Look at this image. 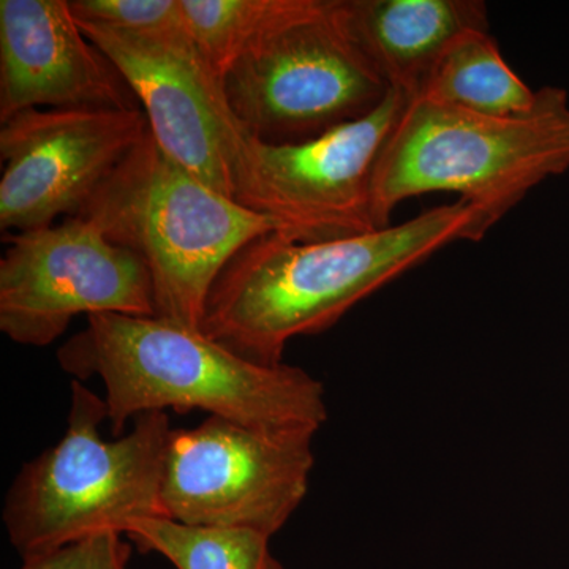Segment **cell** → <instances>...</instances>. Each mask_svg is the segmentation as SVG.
<instances>
[{
    "instance_id": "obj_1",
    "label": "cell",
    "mask_w": 569,
    "mask_h": 569,
    "mask_svg": "<svg viewBox=\"0 0 569 569\" xmlns=\"http://www.w3.org/2000/svg\"><path fill=\"white\" fill-rule=\"evenodd\" d=\"M493 220L466 200L337 241L269 233L223 269L206 302L201 331L260 365H280L296 337L332 328L359 302L445 247L481 241Z\"/></svg>"
},
{
    "instance_id": "obj_2",
    "label": "cell",
    "mask_w": 569,
    "mask_h": 569,
    "mask_svg": "<svg viewBox=\"0 0 569 569\" xmlns=\"http://www.w3.org/2000/svg\"><path fill=\"white\" fill-rule=\"evenodd\" d=\"M56 356L74 380H102L112 433L168 408L264 429L318 432L328 419L323 383L301 367L250 361L200 329L160 317H88Z\"/></svg>"
},
{
    "instance_id": "obj_3",
    "label": "cell",
    "mask_w": 569,
    "mask_h": 569,
    "mask_svg": "<svg viewBox=\"0 0 569 569\" xmlns=\"http://www.w3.org/2000/svg\"><path fill=\"white\" fill-rule=\"evenodd\" d=\"M569 170V96L539 89L523 114L493 118L410 99L373 171L378 230L410 198L458 193L500 222L535 189Z\"/></svg>"
},
{
    "instance_id": "obj_4",
    "label": "cell",
    "mask_w": 569,
    "mask_h": 569,
    "mask_svg": "<svg viewBox=\"0 0 569 569\" xmlns=\"http://www.w3.org/2000/svg\"><path fill=\"white\" fill-rule=\"evenodd\" d=\"M104 400L71 381L67 430L24 463L7 493L2 518L22 560L99 531L126 533L137 519L164 518L162 475L170 438L167 411L134 418L133 429L104 440Z\"/></svg>"
},
{
    "instance_id": "obj_5",
    "label": "cell",
    "mask_w": 569,
    "mask_h": 569,
    "mask_svg": "<svg viewBox=\"0 0 569 569\" xmlns=\"http://www.w3.org/2000/svg\"><path fill=\"white\" fill-rule=\"evenodd\" d=\"M80 217L148 266L157 317L200 329L228 263L271 219L216 192L159 148L151 130Z\"/></svg>"
},
{
    "instance_id": "obj_6",
    "label": "cell",
    "mask_w": 569,
    "mask_h": 569,
    "mask_svg": "<svg viewBox=\"0 0 569 569\" xmlns=\"http://www.w3.org/2000/svg\"><path fill=\"white\" fill-rule=\"evenodd\" d=\"M222 84L236 119L271 144L356 121L391 91L355 39L342 0H296L228 67Z\"/></svg>"
},
{
    "instance_id": "obj_7",
    "label": "cell",
    "mask_w": 569,
    "mask_h": 569,
    "mask_svg": "<svg viewBox=\"0 0 569 569\" xmlns=\"http://www.w3.org/2000/svg\"><path fill=\"white\" fill-rule=\"evenodd\" d=\"M316 433L219 417L171 430L160 490L164 518L274 537L309 492Z\"/></svg>"
},
{
    "instance_id": "obj_8",
    "label": "cell",
    "mask_w": 569,
    "mask_h": 569,
    "mask_svg": "<svg viewBox=\"0 0 569 569\" xmlns=\"http://www.w3.org/2000/svg\"><path fill=\"white\" fill-rule=\"evenodd\" d=\"M408 100L391 89L369 114L306 141L250 137L236 168L234 201L306 244L377 231L373 171Z\"/></svg>"
},
{
    "instance_id": "obj_9",
    "label": "cell",
    "mask_w": 569,
    "mask_h": 569,
    "mask_svg": "<svg viewBox=\"0 0 569 569\" xmlns=\"http://www.w3.org/2000/svg\"><path fill=\"white\" fill-rule=\"evenodd\" d=\"M0 331L20 346L50 347L78 316L157 317L148 266L84 217L3 234Z\"/></svg>"
},
{
    "instance_id": "obj_10",
    "label": "cell",
    "mask_w": 569,
    "mask_h": 569,
    "mask_svg": "<svg viewBox=\"0 0 569 569\" xmlns=\"http://www.w3.org/2000/svg\"><path fill=\"white\" fill-rule=\"evenodd\" d=\"M149 134L141 108H33L0 129V230L24 233L86 211Z\"/></svg>"
},
{
    "instance_id": "obj_11",
    "label": "cell",
    "mask_w": 569,
    "mask_h": 569,
    "mask_svg": "<svg viewBox=\"0 0 569 569\" xmlns=\"http://www.w3.org/2000/svg\"><path fill=\"white\" fill-rule=\"evenodd\" d=\"M111 59L168 157L234 200V174L252 134L231 111L222 80L186 31L133 33L78 22Z\"/></svg>"
},
{
    "instance_id": "obj_12",
    "label": "cell",
    "mask_w": 569,
    "mask_h": 569,
    "mask_svg": "<svg viewBox=\"0 0 569 569\" xmlns=\"http://www.w3.org/2000/svg\"><path fill=\"white\" fill-rule=\"evenodd\" d=\"M33 108H141L69 0H0V122Z\"/></svg>"
},
{
    "instance_id": "obj_13",
    "label": "cell",
    "mask_w": 569,
    "mask_h": 569,
    "mask_svg": "<svg viewBox=\"0 0 569 569\" xmlns=\"http://www.w3.org/2000/svg\"><path fill=\"white\" fill-rule=\"evenodd\" d=\"M359 47L389 89L421 91L441 52L467 31H489L482 0H342Z\"/></svg>"
},
{
    "instance_id": "obj_14",
    "label": "cell",
    "mask_w": 569,
    "mask_h": 569,
    "mask_svg": "<svg viewBox=\"0 0 569 569\" xmlns=\"http://www.w3.org/2000/svg\"><path fill=\"white\" fill-rule=\"evenodd\" d=\"M449 104L477 114L508 118L537 103L531 91L501 56L489 31H467L441 52L415 99Z\"/></svg>"
},
{
    "instance_id": "obj_15",
    "label": "cell",
    "mask_w": 569,
    "mask_h": 569,
    "mask_svg": "<svg viewBox=\"0 0 569 569\" xmlns=\"http://www.w3.org/2000/svg\"><path fill=\"white\" fill-rule=\"evenodd\" d=\"M142 552H157L178 569H284L271 538L253 530L198 527L170 518L137 519L126 529Z\"/></svg>"
},
{
    "instance_id": "obj_16",
    "label": "cell",
    "mask_w": 569,
    "mask_h": 569,
    "mask_svg": "<svg viewBox=\"0 0 569 569\" xmlns=\"http://www.w3.org/2000/svg\"><path fill=\"white\" fill-rule=\"evenodd\" d=\"M296 0H181L183 28L222 80L261 33L282 20Z\"/></svg>"
},
{
    "instance_id": "obj_17",
    "label": "cell",
    "mask_w": 569,
    "mask_h": 569,
    "mask_svg": "<svg viewBox=\"0 0 569 569\" xmlns=\"http://www.w3.org/2000/svg\"><path fill=\"white\" fill-rule=\"evenodd\" d=\"M78 22L133 33L186 31L181 0H70Z\"/></svg>"
},
{
    "instance_id": "obj_18",
    "label": "cell",
    "mask_w": 569,
    "mask_h": 569,
    "mask_svg": "<svg viewBox=\"0 0 569 569\" xmlns=\"http://www.w3.org/2000/svg\"><path fill=\"white\" fill-rule=\"evenodd\" d=\"M132 546L119 531H99L22 560L21 569H127Z\"/></svg>"
}]
</instances>
